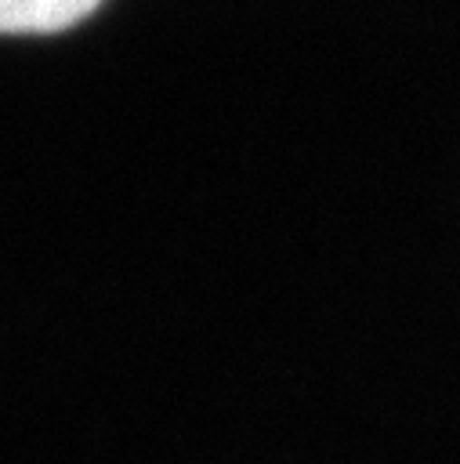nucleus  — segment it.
<instances>
[{
    "label": "nucleus",
    "instance_id": "obj_1",
    "mask_svg": "<svg viewBox=\"0 0 460 464\" xmlns=\"http://www.w3.org/2000/svg\"><path fill=\"white\" fill-rule=\"evenodd\" d=\"M101 0H0V33H58L83 22Z\"/></svg>",
    "mask_w": 460,
    "mask_h": 464
}]
</instances>
